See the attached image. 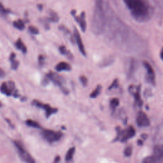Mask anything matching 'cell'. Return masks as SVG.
<instances>
[{
	"instance_id": "1",
	"label": "cell",
	"mask_w": 163,
	"mask_h": 163,
	"mask_svg": "<svg viewBox=\"0 0 163 163\" xmlns=\"http://www.w3.org/2000/svg\"><path fill=\"white\" fill-rule=\"evenodd\" d=\"M102 34L109 44L128 53L145 52L147 45L138 35L114 14L110 7L106 5V22Z\"/></svg>"
},
{
	"instance_id": "2",
	"label": "cell",
	"mask_w": 163,
	"mask_h": 163,
	"mask_svg": "<svg viewBox=\"0 0 163 163\" xmlns=\"http://www.w3.org/2000/svg\"><path fill=\"white\" fill-rule=\"evenodd\" d=\"M132 17L139 23H145L151 18L154 10L148 1L142 0H124Z\"/></svg>"
},
{
	"instance_id": "3",
	"label": "cell",
	"mask_w": 163,
	"mask_h": 163,
	"mask_svg": "<svg viewBox=\"0 0 163 163\" xmlns=\"http://www.w3.org/2000/svg\"><path fill=\"white\" fill-rule=\"evenodd\" d=\"M106 1L101 0H98L95 2L91 29L96 35H101L103 32L106 22Z\"/></svg>"
},
{
	"instance_id": "4",
	"label": "cell",
	"mask_w": 163,
	"mask_h": 163,
	"mask_svg": "<svg viewBox=\"0 0 163 163\" xmlns=\"http://www.w3.org/2000/svg\"><path fill=\"white\" fill-rule=\"evenodd\" d=\"M116 130L117 132V135L116 138L114 140L115 141L121 140L122 142H125L128 139L134 137L136 134L135 128L132 126L129 127L126 130H122L119 127H117Z\"/></svg>"
},
{
	"instance_id": "5",
	"label": "cell",
	"mask_w": 163,
	"mask_h": 163,
	"mask_svg": "<svg viewBox=\"0 0 163 163\" xmlns=\"http://www.w3.org/2000/svg\"><path fill=\"white\" fill-rule=\"evenodd\" d=\"M14 144L17 149V151L18 152L19 157L25 163H35V161L34 159V158L24 148L22 144L17 141H14Z\"/></svg>"
},
{
	"instance_id": "6",
	"label": "cell",
	"mask_w": 163,
	"mask_h": 163,
	"mask_svg": "<svg viewBox=\"0 0 163 163\" xmlns=\"http://www.w3.org/2000/svg\"><path fill=\"white\" fill-rule=\"evenodd\" d=\"M47 78L49 79L51 81H52L55 85H57V86H59L64 94H69L68 89L64 86V84L65 83V82H64V79L61 75L55 73L54 72L50 71L49 73L47 75Z\"/></svg>"
},
{
	"instance_id": "7",
	"label": "cell",
	"mask_w": 163,
	"mask_h": 163,
	"mask_svg": "<svg viewBox=\"0 0 163 163\" xmlns=\"http://www.w3.org/2000/svg\"><path fill=\"white\" fill-rule=\"evenodd\" d=\"M41 135L47 141L50 143H52L61 139L63 136V133L59 131L45 129L41 131Z\"/></svg>"
},
{
	"instance_id": "8",
	"label": "cell",
	"mask_w": 163,
	"mask_h": 163,
	"mask_svg": "<svg viewBox=\"0 0 163 163\" xmlns=\"http://www.w3.org/2000/svg\"><path fill=\"white\" fill-rule=\"evenodd\" d=\"M0 91L8 96H14L15 98H17L19 96L15 84L12 81L3 83L0 87Z\"/></svg>"
},
{
	"instance_id": "9",
	"label": "cell",
	"mask_w": 163,
	"mask_h": 163,
	"mask_svg": "<svg viewBox=\"0 0 163 163\" xmlns=\"http://www.w3.org/2000/svg\"><path fill=\"white\" fill-rule=\"evenodd\" d=\"M32 105L44 109L45 111V115L47 118H49L50 115L56 114L58 111L57 108H53V107L50 106L49 105L43 103L42 102L38 100H33L32 102Z\"/></svg>"
},
{
	"instance_id": "10",
	"label": "cell",
	"mask_w": 163,
	"mask_h": 163,
	"mask_svg": "<svg viewBox=\"0 0 163 163\" xmlns=\"http://www.w3.org/2000/svg\"><path fill=\"white\" fill-rule=\"evenodd\" d=\"M145 68L147 70V76H146V80L149 84L153 85L156 84V73L154 71L153 68L147 61H143V63Z\"/></svg>"
},
{
	"instance_id": "11",
	"label": "cell",
	"mask_w": 163,
	"mask_h": 163,
	"mask_svg": "<svg viewBox=\"0 0 163 163\" xmlns=\"http://www.w3.org/2000/svg\"><path fill=\"white\" fill-rule=\"evenodd\" d=\"M76 10H73L71 12V15L73 17L76 22L79 24L80 28L82 31L85 32L87 29V23L85 20V12H82L80 15H76Z\"/></svg>"
},
{
	"instance_id": "12",
	"label": "cell",
	"mask_w": 163,
	"mask_h": 163,
	"mask_svg": "<svg viewBox=\"0 0 163 163\" xmlns=\"http://www.w3.org/2000/svg\"><path fill=\"white\" fill-rule=\"evenodd\" d=\"M140 91H141L140 85L136 86V85H130V87H129V92H130V93H131L132 95L134 96L136 103L141 107L143 105V101L141 98Z\"/></svg>"
},
{
	"instance_id": "13",
	"label": "cell",
	"mask_w": 163,
	"mask_h": 163,
	"mask_svg": "<svg viewBox=\"0 0 163 163\" xmlns=\"http://www.w3.org/2000/svg\"><path fill=\"white\" fill-rule=\"evenodd\" d=\"M136 124L140 127H145L150 126V120L145 113L143 111H139L136 117Z\"/></svg>"
},
{
	"instance_id": "14",
	"label": "cell",
	"mask_w": 163,
	"mask_h": 163,
	"mask_svg": "<svg viewBox=\"0 0 163 163\" xmlns=\"http://www.w3.org/2000/svg\"><path fill=\"white\" fill-rule=\"evenodd\" d=\"M74 38H75V40L76 41V44L78 45V48L79 49V51L80 53L82 54L84 56H86L87 54H86V51H85L84 45L83 44L82 40V38L80 36V33L76 28H74Z\"/></svg>"
},
{
	"instance_id": "15",
	"label": "cell",
	"mask_w": 163,
	"mask_h": 163,
	"mask_svg": "<svg viewBox=\"0 0 163 163\" xmlns=\"http://www.w3.org/2000/svg\"><path fill=\"white\" fill-rule=\"evenodd\" d=\"M138 68V63L134 58H131L129 63V67L127 71V75L129 79L132 78L135 75V73Z\"/></svg>"
},
{
	"instance_id": "16",
	"label": "cell",
	"mask_w": 163,
	"mask_h": 163,
	"mask_svg": "<svg viewBox=\"0 0 163 163\" xmlns=\"http://www.w3.org/2000/svg\"><path fill=\"white\" fill-rule=\"evenodd\" d=\"M153 156L157 158L159 162L163 160V145H158L154 147Z\"/></svg>"
},
{
	"instance_id": "17",
	"label": "cell",
	"mask_w": 163,
	"mask_h": 163,
	"mask_svg": "<svg viewBox=\"0 0 163 163\" xmlns=\"http://www.w3.org/2000/svg\"><path fill=\"white\" fill-rule=\"evenodd\" d=\"M115 61V58L113 56H108L103 59L99 64V67L105 68L110 66Z\"/></svg>"
},
{
	"instance_id": "18",
	"label": "cell",
	"mask_w": 163,
	"mask_h": 163,
	"mask_svg": "<svg viewBox=\"0 0 163 163\" xmlns=\"http://www.w3.org/2000/svg\"><path fill=\"white\" fill-rule=\"evenodd\" d=\"M55 70L57 71H70L71 70V66L70 64L66 62H60L58 63L56 66H55Z\"/></svg>"
},
{
	"instance_id": "19",
	"label": "cell",
	"mask_w": 163,
	"mask_h": 163,
	"mask_svg": "<svg viewBox=\"0 0 163 163\" xmlns=\"http://www.w3.org/2000/svg\"><path fill=\"white\" fill-rule=\"evenodd\" d=\"M59 50L60 53L64 55H65V56L67 57L69 59L72 60L73 59V54L71 53L70 50H68L66 49V47L65 46H64V45L60 46L59 48Z\"/></svg>"
},
{
	"instance_id": "20",
	"label": "cell",
	"mask_w": 163,
	"mask_h": 163,
	"mask_svg": "<svg viewBox=\"0 0 163 163\" xmlns=\"http://www.w3.org/2000/svg\"><path fill=\"white\" fill-rule=\"evenodd\" d=\"M59 28L60 30H61V31H62L64 34H65L66 36H68V37H69L70 41L72 43V44H74L75 41V38H74V36H73L71 35V33L70 31V30H68V29L67 28H66L63 25H60Z\"/></svg>"
},
{
	"instance_id": "21",
	"label": "cell",
	"mask_w": 163,
	"mask_h": 163,
	"mask_svg": "<svg viewBox=\"0 0 163 163\" xmlns=\"http://www.w3.org/2000/svg\"><path fill=\"white\" fill-rule=\"evenodd\" d=\"M16 55L14 53H12L10 55V61L11 62V67L13 70H17L19 65V62L15 59Z\"/></svg>"
},
{
	"instance_id": "22",
	"label": "cell",
	"mask_w": 163,
	"mask_h": 163,
	"mask_svg": "<svg viewBox=\"0 0 163 163\" xmlns=\"http://www.w3.org/2000/svg\"><path fill=\"white\" fill-rule=\"evenodd\" d=\"M15 45L17 47V49L22 51L23 53H24V54L26 53L27 48H26V47H25V45H24L23 41H22V40L20 39V38H19V39L17 40V41L15 42Z\"/></svg>"
},
{
	"instance_id": "23",
	"label": "cell",
	"mask_w": 163,
	"mask_h": 163,
	"mask_svg": "<svg viewBox=\"0 0 163 163\" xmlns=\"http://www.w3.org/2000/svg\"><path fill=\"white\" fill-rule=\"evenodd\" d=\"M75 152V147H71L69 150H68L66 154V157H65V160L67 162L71 161L73 159V157L74 154Z\"/></svg>"
},
{
	"instance_id": "24",
	"label": "cell",
	"mask_w": 163,
	"mask_h": 163,
	"mask_svg": "<svg viewBox=\"0 0 163 163\" xmlns=\"http://www.w3.org/2000/svg\"><path fill=\"white\" fill-rule=\"evenodd\" d=\"M49 15H50L49 17L47 18V19H48V20H49V22H52V23L58 22L59 18V16L57 14L56 12H55L52 10H50Z\"/></svg>"
},
{
	"instance_id": "25",
	"label": "cell",
	"mask_w": 163,
	"mask_h": 163,
	"mask_svg": "<svg viewBox=\"0 0 163 163\" xmlns=\"http://www.w3.org/2000/svg\"><path fill=\"white\" fill-rule=\"evenodd\" d=\"M101 86L100 85H98L96 87V88L94 90V91L90 94V98H96L98 96L100 95L101 91Z\"/></svg>"
},
{
	"instance_id": "26",
	"label": "cell",
	"mask_w": 163,
	"mask_h": 163,
	"mask_svg": "<svg viewBox=\"0 0 163 163\" xmlns=\"http://www.w3.org/2000/svg\"><path fill=\"white\" fill-rule=\"evenodd\" d=\"M13 25H14V26L15 28L18 29L19 30H23L25 28L24 23L22 20H20V19L14 21V22L13 23Z\"/></svg>"
},
{
	"instance_id": "27",
	"label": "cell",
	"mask_w": 163,
	"mask_h": 163,
	"mask_svg": "<svg viewBox=\"0 0 163 163\" xmlns=\"http://www.w3.org/2000/svg\"><path fill=\"white\" fill-rule=\"evenodd\" d=\"M25 124H27V126L29 127L34 128H41V126L39 124L35 121H33L31 119L27 120V121H25Z\"/></svg>"
},
{
	"instance_id": "28",
	"label": "cell",
	"mask_w": 163,
	"mask_h": 163,
	"mask_svg": "<svg viewBox=\"0 0 163 163\" xmlns=\"http://www.w3.org/2000/svg\"><path fill=\"white\" fill-rule=\"evenodd\" d=\"M143 162V163H158L159 161L155 156H151L145 158Z\"/></svg>"
},
{
	"instance_id": "29",
	"label": "cell",
	"mask_w": 163,
	"mask_h": 163,
	"mask_svg": "<svg viewBox=\"0 0 163 163\" xmlns=\"http://www.w3.org/2000/svg\"><path fill=\"white\" fill-rule=\"evenodd\" d=\"M110 105L111 108L112 109L113 111H114L115 108L119 105V100L118 98H113V99L110 101Z\"/></svg>"
},
{
	"instance_id": "30",
	"label": "cell",
	"mask_w": 163,
	"mask_h": 163,
	"mask_svg": "<svg viewBox=\"0 0 163 163\" xmlns=\"http://www.w3.org/2000/svg\"><path fill=\"white\" fill-rule=\"evenodd\" d=\"M28 30L30 33L33 34V35H38V34L39 33V30H38V29L35 26H33V25H29L28 27Z\"/></svg>"
},
{
	"instance_id": "31",
	"label": "cell",
	"mask_w": 163,
	"mask_h": 163,
	"mask_svg": "<svg viewBox=\"0 0 163 163\" xmlns=\"http://www.w3.org/2000/svg\"><path fill=\"white\" fill-rule=\"evenodd\" d=\"M79 80L80 81L81 84H82L84 87L87 86V85L88 84V79L85 76H80L79 77Z\"/></svg>"
},
{
	"instance_id": "32",
	"label": "cell",
	"mask_w": 163,
	"mask_h": 163,
	"mask_svg": "<svg viewBox=\"0 0 163 163\" xmlns=\"http://www.w3.org/2000/svg\"><path fill=\"white\" fill-rule=\"evenodd\" d=\"M119 80L118 79H115L114 81H113V82L111 83V84L110 85L109 87H108V90H111V89H115V88H117L119 87Z\"/></svg>"
},
{
	"instance_id": "33",
	"label": "cell",
	"mask_w": 163,
	"mask_h": 163,
	"mask_svg": "<svg viewBox=\"0 0 163 163\" xmlns=\"http://www.w3.org/2000/svg\"><path fill=\"white\" fill-rule=\"evenodd\" d=\"M10 11V10L7 9L3 5V4L1 3H0V14H7L8 13H9Z\"/></svg>"
},
{
	"instance_id": "34",
	"label": "cell",
	"mask_w": 163,
	"mask_h": 163,
	"mask_svg": "<svg viewBox=\"0 0 163 163\" xmlns=\"http://www.w3.org/2000/svg\"><path fill=\"white\" fill-rule=\"evenodd\" d=\"M132 148L131 147H127L124 150V155L126 157H130L132 154Z\"/></svg>"
},
{
	"instance_id": "35",
	"label": "cell",
	"mask_w": 163,
	"mask_h": 163,
	"mask_svg": "<svg viewBox=\"0 0 163 163\" xmlns=\"http://www.w3.org/2000/svg\"><path fill=\"white\" fill-rule=\"evenodd\" d=\"M41 23L44 24V26L46 29H49V20L48 19H41Z\"/></svg>"
},
{
	"instance_id": "36",
	"label": "cell",
	"mask_w": 163,
	"mask_h": 163,
	"mask_svg": "<svg viewBox=\"0 0 163 163\" xmlns=\"http://www.w3.org/2000/svg\"><path fill=\"white\" fill-rule=\"evenodd\" d=\"M38 61H39V64H40V65H42V64L44 63V62H45V57L44 56V55H40L39 58H38Z\"/></svg>"
},
{
	"instance_id": "37",
	"label": "cell",
	"mask_w": 163,
	"mask_h": 163,
	"mask_svg": "<svg viewBox=\"0 0 163 163\" xmlns=\"http://www.w3.org/2000/svg\"><path fill=\"white\" fill-rule=\"evenodd\" d=\"M5 71H4V70L0 68V78H3V77L5 76Z\"/></svg>"
},
{
	"instance_id": "38",
	"label": "cell",
	"mask_w": 163,
	"mask_h": 163,
	"mask_svg": "<svg viewBox=\"0 0 163 163\" xmlns=\"http://www.w3.org/2000/svg\"><path fill=\"white\" fill-rule=\"evenodd\" d=\"M59 161H60V157L59 156H57L55 157L54 161V163H59Z\"/></svg>"
},
{
	"instance_id": "39",
	"label": "cell",
	"mask_w": 163,
	"mask_h": 163,
	"mask_svg": "<svg viewBox=\"0 0 163 163\" xmlns=\"http://www.w3.org/2000/svg\"><path fill=\"white\" fill-rule=\"evenodd\" d=\"M160 57L161 58V59L163 61V48L161 49V53H160Z\"/></svg>"
},
{
	"instance_id": "40",
	"label": "cell",
	"mask_w": 163,
	"mask_h": 163,
	"mask_svg": "<svg viewBox=\"0 0 163 163\" xmlns=\"http://www.w3.org/2000/svg\"><path fill=\"white\" fill-rule=\"evenodd\" d=\"M138 144L139 145H141L143 144V141H141V140H138Z\"/></svg>"
},
{
	"instance_id": "41",
	"label": "cell",
	"mask_w": 163,
	"mask_h": 163,
	"mask_svg": "<svg viewBox=\"0 0 163 163\" xmlns=\"http://www.w3.org/2000/svg\"><path fill=\"white\" fill-rule=\"evenodd\" d=\"M141 137H142V138L145 140V139H146V138H147V135H141Z\"/></svg>"
},
{
	"instance_id": "42",
	"label": "cell",
	"mask_w": 163,
	"mask_h": 163,
	"mask_svg": "<svg viewBox=\"0 0 163 163\" xmlns=\"http://www.w3.org/2000/svg\"><path fill=\"white\" fill-rule=\"evenodd\" d=\"M1 106H2V105H1V102H0V108H1Z\"/></svg>"
}]
</instances>
